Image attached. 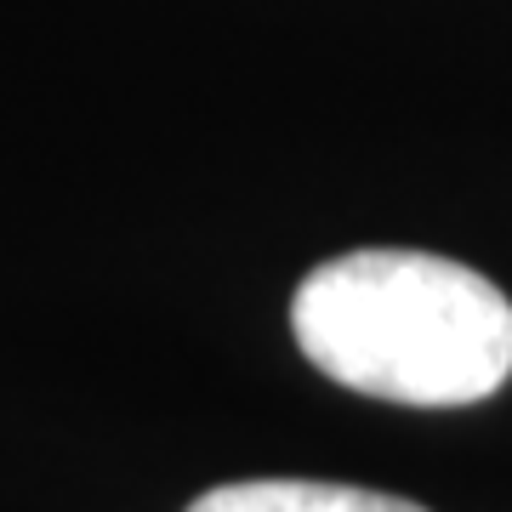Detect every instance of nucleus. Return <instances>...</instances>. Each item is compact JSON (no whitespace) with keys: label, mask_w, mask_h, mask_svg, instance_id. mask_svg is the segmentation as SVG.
I'll use <instances>...</instances> for the list:
<instances>
[{"label":"nucleus","mask_w":512,"mask_h":512,"mask_svg":"<svg viewBox=\"0 0 512 512\" xmlns=\"http://www.w3.org/2000/svg\"><path fill=\"white\" fill-rule=\"evenodd\" d=\"M188 512H427L404 495L359 490V484H325V478H245L205 490Z\"/></svg>","instance_id":"obj_2"},{"label":"nucleus","mask_w":512,"mask_h":512,"mask_svg":"<svg viewBox=\"0 0 512 512\" xmlns=\"http://www.w3.org/2000/svg\"><path fill=\"white\" fill-rule=\"evenodd\" d=\"M296 348L330 382L416 410L490 399L512 376V302L433 251H348L291 302Z\"/></svg>","instance_id":"obj_1"}]
</instances>
